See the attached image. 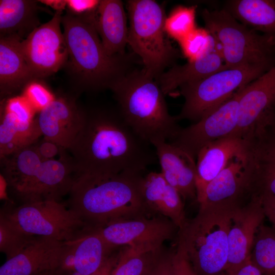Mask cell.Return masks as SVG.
<instances>
[{
  "label": "cell",
  "instance_id": "6da1fadb",
  "mask_svg": "<svg viewBox=\"0 0 275 275\" xmlns=\"http://www.w3.org/2000/svg\"><path fill=\"white\" fill-rule=\"evenodd\" d=\"M125 122L118 109L86 112L82 126L68 149L75 175L143 173L157 160L155 150Z\"/></svg>",
  "mask_w": 275,
  "mask_h": 275
},
{
  "label": "cell",
  "instance_id": "7a4b0ae2",
  "mask_svg": "<svg viewBox=\"0 0 275 275\" xmlns=\"http://www.w3.org/2000/svg\"><path fill=\"white\" fill-rule=\"evenodd\" d=\"M142 173L76 175L69 194V208L90 229L116 221L153 216L143 199Z\"/></svg>",
  "mask_w": 275,
  "mask_h": 275
},
{
  "label": "cell",
  "instance_id": "3957f363",
  "mask_svg": "<svg viewBox=\"0 0 275 275\" xmlns=\"http://www.w3.org/2000/svg\"><path fill=\"white\" fill-rule=\"evenodd\" d=\"M95 11L76 16L69 12L62 24L70 68L83 89L111 88L131 70L132 56H110L105 51L95 24Z\"/></svg>",
  "mask_w": 275,
  "mask_h": 275
},
{
  "label": "cell",
  "instance_id": "277c9868",
  "mask_svg": "<svg viewBox=\"0 0 275 275\" xmlns=\"http://www.w3.org/2000/svg\"><path fill=\"white\" fill-rule=\"evenodd\" d=\"M118 109L131 128L151 145L171 141L181 128L169 112L166 95L157 80L143 69L132 70L111 88Z\"/></svg>",
  "mask_w": 275,
  "mask_h": 275
},
{
  "label": "cell",
  "instance_id": "5b68a950",
  "mask_svg": "<svg viewBox=\"0 0 275 275\" xmlns=\"http://www.w3.org/2000/svg\"><path fill=\"white\" fill-rule=\"evenodd\" d=\"M2 176L9 191L22 204L59 201L69 194L75 170L72 158L43 160L32 144L1 158Z\"/></svg>",
  "mask_w": 275,
  "mask_h": 275
},
{
  "label": "cell",
  "instance_id": "8992f818",
  "mask_svg": "<svg viewBox=\"0 0 275 275\" xmlns=\"http://www.w3.org/2000/svg\"><path fill=\"white\" fill-rule=\"evenodd\" d=\"M239 207L200 204L196 216L178 230L177 244L183 250L197 275H218L225 271L229 232Z\"/></svg>",
  "mask_w": 275,
  "mask_h": 275
},
{
  "label": "cell",
  "instance_id": "52a82bcc",
  "mask_svg": "<svg viewBox=\"0 0 275 275\" xmlns=\"http://www.w3.org/2000/svg\"><path fill=\"white\" fill-rule=\"evenodd\" d=\"M202 16L227 69L253 67L267 71L275 65V37L246 26L226 9H205Z\"/></svg>",
  "mask_w": 275,
  "mask_h": 275
},
{
  "label": "cell",
  "instance_id": "ba28073f",
  "mask_svg": "<svg viewBox=\"0 0 275 275\" xmlns=\"http://www.w3.org/2000/svg\"><path fill=\"white\" fill-rule=\"evenodd\" d=\"M126 8L128 44L141 58L145 73L157 80L179 55L166 37L164 10L153 0L127 1Z\"/></svg>",
  "mask_w": 275,
  "mask_h": 275
},
{
  "label": "cell",
  "instance_id": "9c48e42d",
  "mask_svg": "<svg viewBox=\"0 0 275 275\" xmlns=\"http://www.w3.org/2000/svg\"><path fill=\"white\" fill-rule=\"evenodd\" d=\"M265 72L253 67L226 69L181 86L180 92L184 102L177 116L178 120L198 121Z\"/></svg>",
  "mask_w": 275,
  "mask_h": 275
},
{
  "label": "cell",
  "instance_id": "30bf717a",
  "mask_svg": "<svg viewBox=\"0 0 275 275\" xmlns=\"http://www.w3.org/2000/svg\"><path fill=\"white\" fill-rule=\"evenodd\" d=\"M2 211L22 231L32 236L67 242L90 229L75 212L56 200L24 203Z\"/></svg>",
  "mask_w": 275,
  "mask_h": 275
},
{
  "label": "cell",
  "instance_id": "8fae6325",
  "mask_svg": "<svg viewBox=\"0 0 275 275\" xmlns=\"http://www.w3.org/2000/svg\"><path fill=\"white\" fill-rule=\"evenodd\" d=\"M91 230L114 247L150 252L163 249V242L172 239L179 229L169 218L157 215L116 221Z\"/></svg>",
  "mask_w": 275,
  "mask_h": 275
},
{
  "label": "cell",
  "instance_id": "7c38bea8",
  "mask_svg": "<svg viewBox=\"0 0 275 275\" xmlns=\"http://www.w3.org/2000/svg\"><path fill=\"white\" fill-rule=\"evenodd\" d=\"M62 12L56 11L49 21L21 41L24 57L34 78L49 76L67 62V47L60 26Z\"/></svg>",
  "mask_w": 275,
  "mask_h": 275
},
{
  "label": "cell",
  "instance_id": "4fadbf2b",
  "mask_svg": "<svg viewBox=\"0 0 275 275\" xmlns=\"http://www.w3.org/2000/svg\"><path fill=\"white\" fill-rule=\"evenodd\" d=\"M240 89L209 114L190 126L181 128L169 142L196 159L198 152L205 146L233 134L238 122Z\"/></svg>",
  "mask_w": 275,
  "mask_h": 275
},
{
  "label": "cell",
  "instance_id": "5bb4252c",
  "mask_svg": "<svg viewBox=\"0 0 275 275\" xmlns=\"http://www.w3.org/2000/svg\"><path fill=\"white\" fill-rule=\"evenodd\" d=\"M36 113L22 95L3 101L1 106L0 158L33 144L42 136Z\"/></svg>",
  "mask_w": 275,
  "mask_h": 275
},
{
  "label": "cell",
  "instance_id": "9a60e30c",
  "mask_svg": "<svg viewBox=\"0 0 275 275\" xmlns=\"http://www.w3.org/2000/svg\"><path fill=\"white\" fill-rule=\"evenodd\" d=\"M240 93L237 125L233 134L248 137L263 127L275 107V65L241 88Z\"/></svg>",
  "mask_w": 275,
  "mask_h": 275
},
{
  "label": "cell",
  "instance_id": "2e32d148",
  "mask_svg": "<svg viewBox=\"0 0 275 275\" xmlns=\"http://www.w3.org/2000/svg\"><path fill=\"white\" fill-rule=\"evenodd\" d=\"M233 159L207 186L200 204L242 206L253 195V169L251 148Z\"/></svg>",
  "mask_w": 275,
  "mask_h": 275
},
{
  "label": "cell",
  "instance_id": "e0dca14e",
  "mask_svg": "<svg viewBox=\"0 0 275 275\" xmlns=\"http://www.w3.org/2000/svg\"><path fill=\"white\" fill-rule=\"evenodd\" d=\"M260 197L255 194L238 207L228 234V258L225 272L232 274L251 259L256 233L265 217Z\"/></svg>",
  "mask_w": 275,
  "mask_h": 275
},
{
  "label": "cell",
  "instance_id": "ac0fdd59",
  "mask_svg": "<svg viewBox=\"0 0 275 275\" xmlns=\"http://www.w3.org/2000/svg\"><path fill=\"white\" fill-rule=\"evenodd\" d=\"M86 112L74 99L60 96L39 112L36 118L44 138L68 150L82 126Z\"/></svg>",
  "mask_w": 275,
  "mask_h": 275
},
{
  "label": "cell",
  "instance_id": "d6986e66",
  "mask_svg": "<svg viewBox=\"0 0 275 275\" xmlns=\"http://www.w3.org/2000/svg\"><path fill=\"white\" fill-rule=\"evenodd\" d=\"M251 138L234 134L205 146L196 159V185L197 202L202 199L207 185L235 158L249 151Z\"/></svg>",
  "mask_w": 275,
  "mask_h": 275
},
{
  "label": "cell",
  "instance_id": "ffe728a7",
  "mask_svg": "<svg viewBox=\"0 0 275 275\" xmlns=\"http://www.w3.org/2000/svg\"><path fill=\"white\" fill-rule=\"evenodd\" d=\"M65 242L35 236L15 256L7 259L0 275H41L58 268Z\"/></svg>",
  "mask_w": 275,
  "mask_h": 275
},
{
  "label": "cell",
  "instance_id": "44dd1931",
  "mask_svg": "<svg viewBox=\"0 0 275 275\" xmlns=\"http://www.w3.org/2000/svg\"><path fill=\"white\" fill-rule=\"evenodd\" d=\"M152 146L164 179L177 189L182 199L197 201L196 159L168 141L156 142Z\"/></svg>",
  "mask_w": 275,
  "mask_h": 275
},
{
  "label": "cell",
  "instance_id": "7402d4cb",
  "mask_svg": "<svg viewBox=\"0 0 275 275\" xmlns=\"http://www.w3.org/2000/svg\"><path fill=\"white\" fill-rule=\"evenodd\" d=\"M142 194L148 211L170 219L181 229L186 219L182 198L160 172H151L144 176Z\"/></svg>",
  "mask_w": 275,
  "mask_h": 275
},
{
  "label": "cell",
  "instance_id": "603a6c76",
  "mask_svg": "<svg viewBox=\"0 0 275 275\" xmlns=\"http://www.w3.org/2000/svg\"><path fill=\"white\" fill-rule=\"evenodd\" d=\"M123 2L101 0L96 10L95 24L106 52L124 56L128 44V28Z\"/></svg>",
  "mask_w": 275,
  "mask_h": 275
},
{
  "label": "cell",
  "instance_id": "cb8c5ba5",
  "mask_svg": "<svg viewBox=\"0 0 275 275\" xmlns=\"http://www.w3.org/2000/svg\"><path fill=\"white\" fill-rule=\"evenodd\" d=\"M22 40L16 36L1 37V95L10 94L35 79L23 55Z\"/></svg>",
  "mask_w": 275,
  "mask_h": 275
},
{
  "label": "cell",
  "instance_id": "d4e9b609",
  "mask_svg": "<svg viewBox=\"0 0 275 275\" xmlns=\"http://www.w3.org/2000/svg\"><path fill=\"white\" fill-rule=\"evenodd\" d=\"M227 69L216 49L202 58L183 65H174L157 80L163 93H170L177 88Z\"/></svg>",
  "mask_w": 275,
  "mask_h": 275
},
{
  "label": "cell",
  "instance_id": "484cf974",
  "mask_svg": "<svg viewBox=\"0 0 275 275\" xmlns=\"http://www.w3.org/2000/svg\"><path fill=\"white\" fill-rule=\"evenodd\" d=\"M38 2L30 0H1V37L16 36L22 39L39 26Z\"/></svg>",
  "mask_w": 275,
  "mask_h": 275
},
{
  "label": "cell",
  "instance_id": "4316f807",
  "mask_svg": "<svg viewBox=\"0 0 275 275\" xmlns=\"http://www.w3.org/2000/svg\"><path fill=\"white\" fill-rule=\"evenodd\" d=\"M225 9L246 26L275 37V0L230 1Z\"/></svg>",
  "mask_w": 275,
  "mask_h": 275
},
{
  "label": "cell",
  "instance_id": "83f0119b",
  "mask_svg": "<svg viewBox=\"0 0 275 275\" xmlns=\"http://www.w3.org/2000/svg\"><path fill=\"white\" fill-rule=\"evenodd\" d=\"M70 242L74 246L75 271L81 275L97 270L117 249L91 229Z\"/></svg>",
  "mask_w": 275,
  "mask_h": 275
},
{
  "label": "cell",
  "instance_id": "f1b7e54d",
  "mask_svg": "<svg viewBox=\"0 0 275 275\" xmlns=\"http://www.w3.org/2000/svg\"><path fill=\"white\" fill-rule=\"evenodd\" d=\"M163 251L143 252L125 247L120 251L117 263L109 275H145Z\"/></svg>",
  "mask_w": 275,
  "mask_h": 275
},
{
  "label": "cell",
  "instance_id": "f546056e",
  "mask_svg": "<svg viewBox=\"0 0 275 275\" xmlns=\"http://www.w3.org/2000/svg\"><path fill=\"white\" fill-rule=\"evenodd\" d=\"M251 260L263 275H275V230L260 226L256 233Z\"/></svg>",
  "mask_w": 275,
  "mask_h": 275
},
{
  "label": "cell",
  "instance_id": "4dcf8cb0",
  "mask_svg": "<svg viewBox=\"0 0 275 275\" xmlns=\"http://www.w3.org/2000/svg\"><path fill=\"white\" fill-rule=\"evenodd\" d=\"M253 193L275 197V161L253 145Z\"/></svg>",
  "mask_w": 275,
  "mask_h": 275
},
{
  "label": "cell",
  "instance_id": "1f68e13d",
  "mask_svg": "<svg viewBox=\"0 0 275 275\" xmlns=\"http://www.w3.org/2000/svg\"><path fill=\"white\" fill-rule=\"evenodd\" d=\"M35 237L22 231L1 210L0 214V251L10 258L22 250Z\"/></svg>",
  "mask_w": 275,
  "mask_h": 275
},
{
  "label": "cell",
  "instance_id": "d6a6232c",
  "mask_svg": "<svg viewBox=\"0 0 275 275\" xmlns=\"http://www.w3.org/2000/svg\"><path fill=\"white\" fill-rule=\"evenodd\" d=\"M178 42L188 62L194 61L218 49L216 41L206 28H196Z\"/></svg>",
  "mask_w": 275,
  "mask_h": 275
},
{
  "label": "cell",
  "instance_id": "836d02e7",
  "mask_svg": "<svg viewBox=\"0 0 275 275\" xmlns=\"http://www.w3.org/2000/svg\"><path fill=\"white\" fill-rule=\"evenodd\" d=\"M196 12V6L176 7L166 18V33L178 42L183 39L197 28Z\"/></svg>",
  "mask_w": 275,
  "mask_h": 275
},
{
  "label": "cell",
  "instance_id": "e575fe53",
  "mask_svg": "<svg viewBox=\"0 0 275 275\" xmlns=\"http://www.w3.org/2000/svg\"><path fill=\"white\" fill-rule=\"evenodd\" d=\"M22 95L36 113H39L46 108L56 98L42 84L33 81L25 86Z\"/></svg>",
  "mask_w": 275,
  "mask_h": 275
},
{
  "label": "cell",
  "instance_id": "d590c367",
  "mask_svg": "<svg viewBox=\"0 0 275 275\" xmlns=\"http://www.w3.org/2000/svg\"><path fill=\"white\" fill-rule=\"evenodd\" d=\"M172 263L174 275H197L184 251L178 244L172 252Z\"/></svg>",
  "mask_w": 275,
  "mask_h": 275
},
{
  "label": "cell",
  "instance_id": "8d00e7d4",
  "mask_svg": "<svg viewBox=\"0 0 275 275\" xmlns=\"http://www.w3.org/2000/svg\"><path fill=\"white\" fill-rule=\"evenodd\" d=\"M33 145L43 160L56 159V156L64 154V151L66 150L56 143L44 137L38 139Z\"/></svg>",
  "mask_w": 275,
  "mask_h": 275
},
{
  "label": "cell",
  "instance_id": "74e56055",
  "mask_svg": "<svg viewBox=\"0 0 275 275\" xmlns=\"http://www.w3.org/2000/svg\"><path fill=\"white\" fill-rule=\"evenodd\" d=\"M69 12L82 16L95 11L100 2L98 0H66Z\"/></svg>",
  "mask_w": 275,
  "mask_h": 275
},
{
  "label": "cell",
  "instance_id": "f35d334b",
  "mask_svg": "<svg viewBox=\"0 0 275 275\" xmlns=\"http://www.w3.org/2000/svg\"><path fill=\"white\" fill-rule=\"evenodd\" d=\"M257 145L263 153L275 161V136L264 132L258 138Z\"/></svg>",
  "mask_w": 275,
  "mask_h": 275
},
{
  "label": "cell",
  "instance_id": "ab89813d",
  "mask_svg": "<svg viewBox=\"0 0 275 275\" xmlns=\"http://www.w3.org/2000/svg\"><path fill=\"white\" fill-rule=\"evenodd\" d=\"M228 275V274H227ZM230 275H263L260 270L253 263L251 259L236 271Z\"/></svg>",
  "mask_w": 275,
  "mask_h": 275
},
{
  "label": "cell",
  "instance_id": "60d3db41",
  "mask_svg": "<svg viewBox=\"0 0 275 275\" xmlns=\"http://www.w3.org/2000/svg\"><path fill=\"white\" fill-rule=\"evenodd\" d=\"M119 252L114 253L100 268L89 275H109L117 262Z\"/></svg>",
  "mask_w": 275,
  "mask_h": 275
},
{
  "label": "cell",
  "instance_id": "b9f144b4",
  "mask_svg": "<svg viewBox=\"0 0 275 275\" xmlns=\"http://www.w3.org/2000/svg\"><path fill=\"white\" fill-rule=\"evenodd\" d=\"M46 6H49L56 11H63L67 7L66 0H41L38 1Z\"/></svg>",
  "mask_w": 275,
  "mask_h": 275
},
{
  "label": "cell",
  "instance_id": "7bdbcfd3",
  "mask_svg": "<svg viewBox=\"0 0 275 275\" xmlns=\"http://www.w3.org/2000/svg\"><path fill=\"white\" fill-rule=\"evenodd\" d=\"M261 131L275 136V107Z\"/></svg>",
  "mask_w": 275,
  "mask_h": 275
},
{
  "label": "cell",
  "instance_id": "ee69618b",
  "mask_svg": "<svg viewBox=\"0 0 275 275\" xmlns=\"http://www.w3.org/2000/svg\"><path fill=\"white\" fill-rule=\"evenodd\" d=\"M152 267V268L145 274V275H156L155 271V265Z\"/></svg>",
  "mask_w": 275,
  "mask_h": 275
},
{
  "label": "cell",
  "instance_id": "f6af8a7d",
  "mask_svg": "<svg viewBox=\"0 0 275 275\" xmlns=\"http://www.w3.org/2000/svg\"><path fill=\"white\" fill-rule=\"evenodd\" d=\"M41 275H54V273L53 272H48V273L42 274Z\"/></svg>",
  "mask_w": 275,
  "mask_h": 275
},
{
  "label": "cell",
  "instance_id": "bcb514c9",
  "mask_svg": "<svg viewBox=\"0 0 275 275\" xmlns=\"http://www.w3.org/2000/svg\"><path fill=\"white\" fill-rule=\"evenodd\" d=\"M218 275H227V274L226 273V272L225 271H224V272L219 273Z\"/></svg>",
  "mask_w": 275,
  "mask_h": 275
}]
</instances>
